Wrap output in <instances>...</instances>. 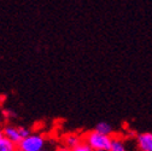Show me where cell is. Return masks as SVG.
<instances>
[{
	"mask_svg": "<svg viewBox=\"0 0 152 151\" xmlns=\"http://www.w3.org/2000/svg\"><path fill=\"white\" fill-rule=\"evenodd\" d=\"M45 137L42 134L30 133L18 143V149L21 151H42L45 149Z\"/></svg>",
	"mask_w": 152,
	"mask_h": 151,
	"instance_id": "2",
	"label": "cell"
},
{
	"mask_svg": "<svg viewBox=\"0 0 152 151\" xmlns=\"http://www.w3.org/2000/svg\"><path fill=\"white\" fill-rule=\"evenodd\" d=\"M112 136H106L99 133L96 129L91 130L85 136L83 140L94 150V151H109L112 144Z\"/></svg>",
	"mask_w": 152,
	"mask_h": 151,
	"instance_id": "1",
	"label": "cell"
},
{
	"mask_svg": "<svg viewBox=\"0 0 152 151\" xmlns=\"http://www.w3.org/2000/svg\"><path fill=\"white\" fill-rule=\"evenodd\" d=\"M72 151H94L85 140H82L80 144H77L74 149H72Z\"/></svg>",
	"mask_w": 152,
	"mask_h": 151,
	"instance_id": "9",
	"label": "cell"
},
{
	"mask_svg": "<svg viewBox=\"0 0 152 151\" xmlns=\"http://www.w3.org/2000/svg\"><path fill=\"white\" fill-rule=\"evenodd\" d=\"M83 139L80 137V136H77V134H74V133H70V134H66L65 137H64V139H63V141H64V145H66L68 147H70L71 150L77 145V144H80L81 141H82Z\"/></svg>",
	"mask_w": 152,
	"mask_h": 151,
	"instance_id": "5",
	"label": "cell"
},
{
	"mask_svg": "<svg viewBox=\"0 0 152 151\" xmlns=\"http://www.w3.org/2000/svg\"><path fill=\"white\" fill-rule=\"evenodd\" d=\"M17 149V144L6 138L5 136L0 138V151H16Z\"/></svg>",
	"mask_w": 152,
	"mask_h": 151,
	"instance_id": "6",
	"label": "cell"
},
{
	"mask_svg": "<svg viewBox=\"0 0 152 151\" xmlns=\"http://www.w3.org/2000/svg\"><path fill=\"white\" fill-rule=\"evenodd\" d=\"M96 130L99 132V133L106 134V136H112V133H113V129H112L111 125L107 122H99L96 126Z\"/></svg>",
	"mask_w": 152,
	"mask_h": 151,
	"instance_id": "7",
	"label": "cell"
},
{
	"mask_svg": "<svg viewBox=\"0 0 152 151\" xmlns=\"http://www.w3.org/2000/svg\"><path fill=\"white\" fill-rule=\"evenodd\" d=\"M4 137V133H3V130H0V138Z\"/></svg>",
	"mask_w": 152,
	"mask_h": 151,
	"instance_id": "12",
	"label": "cell"
},
{
	"mask_svg": "<svg viewBox=\"0 0 152 151\" xmlns=\"http://www.w3.org/2000/svg\"><path fill=\"white\" fill-rule=\"evenodd\" d=\"M20 132H21V136H22L23 138H26L27 136H29V134H30L29 129H28V128H26V127H20Z\"/></svg>",
	"mask_w": 152,
	"mask_h": 151,
	"instance_id": "10",
	"label": "cell"
},
{
	"mask_svg": "<svg viewBox=\"0 0 152 151\" xmlns=\"http://www.w3.org/2000/svg\"><path fill=\"white\" fill-rule=\"evenodd\" d=\"M3 133L6 138H9L10 140H12L13 143H16L18 145V143H20L23 137L21 136V132H20V127H15V126H6L4 127L3 129Z\"/></svg>",
	"mask_w": 152,
	"mask_h": 151,
	"instance_id": "4",
	"label": "cell"
},
{
	"mask_svg": "<svg viewBox=\"0 0 152 151\" xmlns=\"http://www.w3.org/2000/svg\"><path fill=\"white\" fill-rule=\"evenodd\" d=\"M16 151H21V150H20V149H17V150H16Z\"/></svg>",
	"mask_w": 152,
	"mask_h": 151,
	"instance_id": "13",
	"label": "cell"
},
{
	"mask_svg": "<svg viewBox=\"0 0 152 151\" xmlns=\"http://www.w3.org/2000/svg\"><path fill=\"white\" fill-rule=\"evenodd\" d=\"M54 151H72L70 147H68L66 145H62V146H58Z\"/></svg>",
	"mask_w": 152,
	"mask_h": 151,
	"instance_id": "11",
	"label": "cell"
},
{
	"mask_svg": "<svg viewBox=\"0 0 152 151\" xmlns=\"http://www.w3.org/2000/svg\"><path fill=\"white\" fill-rule=\"evenodd\" d=\"M42 151H47V150H45V149H44V150H42Z\"/></svg>",
	"mask_w": 152,
	"mask_h": 151,
	"instance_id": "14",
	"label": "cell"
},
{
	"mask_svg": "<svg viewBox=\"0 0 152 151\" xmlns=\"http://www.w3.org/2000/svg\"><path fill=\"white\" fill-rule=\"evenodd\" d=\"M109 151H127V147H126V144H124V141L122 139L113 138L111 147H110Z\"/></svg>",
	"mask_w": 152,
	"mask_h": 151,
	"instance_id": "8",
	"label": "cell"
},
{
	"mask_svg": "<svg viewBox=\"0 0 152 151\" xmlns=\"http://www.w3.org/2000/svg\"><path fill=\"white\" fill-rule=\"evenodd\" d=\"M137 145L140 149V151H152V133L138 134Z\"/></svg>",
	"mask_w": 152,
	"mask_h": 151,
	"instance_id": "3",
	"label": "cell"
}]
</instances>
